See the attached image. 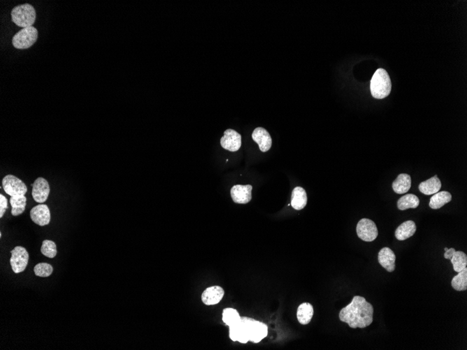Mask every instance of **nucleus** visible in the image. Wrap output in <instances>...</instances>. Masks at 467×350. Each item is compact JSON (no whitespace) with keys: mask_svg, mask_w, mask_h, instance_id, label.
Segmentation results:
<instances>
[{"mask_svg":"<svg viewBox=\"0 0 467 350\" xmlns=\"http://www.w3.org/2000/svg\"><path fill=\"white\" fill-rule=\"evenodd\" d=\"M374 307L366 299L360 296L353 297V301L341 310L339 319L347 323L352 329H363L373 323Z\"/></svg>","mask_w":467,"mask_h":350,"instance_id":"f257e3e1","label":"nucleus"},{"mask_svg":"<svg viewBox=\"0 0 467 350\" xmlns=\"http://www.w3.org/2000/svg\"><path fill=\"white\" fill-rule=\"evenodd\" d=\"M371 93L376 99H384L391 94L392 83L387 71L379 69L371 80Z\"/></svg>","mask_w":467,"mask_h":350,"instance_id":"f03ea898","label":"nucleus"},{"mask_svg":"<svg viewBox=\"0 0 467 350\" xmlns=\"http://www.w3.org/2000/svg\"><path fill=\"white\" fill-rule=\"evenodd\" d=\"M253 318L241 317L237 323L229 327V336L231 340L246 344L251 339L252 330L255 322Z\"/></svg>","mask_w":467,"mask_h":350,"instance_id":"7ed1b4c3","label":"nucleus"},{"mask_svg":"<svg viewBox=\"0 0 467 350\" xmlns=\"http://www.w3.org/2000/svg\"><path fill=\"white\" fill-rule=\"evenodd\" d=\"M13 22L19 27H31L36 20V10L30 3H23L14 7L11 10Z\"/></svg>","mask_w":467,"mask_h":350,"instance_id":"20e7f679","label":"nucleus"},{"mask_svg":"<svg viewBox=\"0 0 467 350\" xmlns=\"http://www.w3.org/2000/svg\"><path fill=\"white\" fill-rule=\"evenodd\" d=\"M38 38V30L36 28L31 26L26 28H22L21 30L17 31L14 35L12 43L17 49H27L34 45Z\"/></svg>","mask_w":467,"mask_h":350,"instance_id":"39448f33","label":"nucleus"},{"mask_svg":"<svg viewBox=\"0 0 467 350\" xmlns=\"http://www.w3.org/2000/svg\"><path fill=\"white\" fill-rule=\"evenodd\" d=\"M2 186L4 192L10 197L25 195L27 192V185L13 175H7L3 178Z\"/></svg>","mask_w":467,"mask_h":350,"instance_id":"423d86ee","label":"nucleus"},{"mask_svg":"<svg viewBox=\"0 0 467 350\" xmlns=\"http://www.w3.org/2000/svg\"><path fill=\"white\" fill-rule=\"evenodd\" d=\"M10 264L15 274H20L25 270L29 261V254L23 247L17 246L10 251Z\"/></svg>","mask_w":467,"mask_h":350,"instance_id":"0eeeda50","label":"nucleus"},{"mask_svg":"<svg viewBox=\"0 0 467 350\" xmlns=\"http://www.w3.org/2000/svg\"><path fill=\"white\" fill-rule=\"evenodd\" d=\"M356 231L358 237L366 242L374 241L379 235L377 225L370 219L360 220L357 225Z\"/></svg>","mask_w":467,"mask_h":350,"instance_id":"6e6552de","label":"nucleus"},{"mask_svg":"<svg viewBox=\"0 0 467 350\" xmlns=\"http://www.w3.org/2000/svg\"><path fill=\"white\" fill-rule=\"evenodd\" d=\"M50 194V186L45 178L39 177L35 180L32 185L31 195L33 199L38 204H43L48 199Z\"/></svg>","mask_w":467,"mask_h":350,"instance_id":"1a4fd4ad","label":"nucleus"},{"mask_svg":"<svg viewBox=\"0 0 467 350\" xmlns=\"http://www.w3.org/2000/svg\"><path fill=\"white\" fill-rule=\"evenodd\" d=\"M220 144L224 149L236 152L241 146V136L234 129H227L220 139Z\"/></svg>","mask_w":467,"mask_h":350,"instance_id":"9d476101","label":"nucleus"},{"mask_svg":"<svg viewBox=\"0 0 467 350\" xmlns=\"http://www.w3.org/2000/svg\"><path fill=\"white\" fill-rule=\"evenodd\" d=\"M252 189L251 185H234L231 189V197L236 204H246L251 201Z\"/></svg>","mask_w":467,"mask_h":350,"instance_id":"9b49d317","label":"nucleus"},{"mask_svg":"<svg viewBox=\"0 0 467 350\" xmlns=\"http://www.w3.org/2000/svg\"><path fill=\"white\" fill-rule=\"evenodd\" d=\"M31 220L41 227L48 225L50 222V212L48 206L38 204L30 211Z\"/></svg>","mask_w":467,"mask_h":350,"instance_id":"f8f14e48","label":"nucleus"},{"mask_svg":"<svg viewBox=\"0 0 467 350\" xmlns=\"http://www.w3.org/2000/svg\"><path fill=\"white\" fill-rule=\"evenodd\" d=\"M224 295H225V292L221 287H210L203 292L202 301L206 306L216 305L221 302Z\"/></svg>","mask_w":467,"mask_h":350,"instance_id":"ddd939ff","label":"nucleus"},{"mask_svg":"<svg viewBox=\"0 0 467 350\" xmlns=\"http://www.w3.org/2000/svg\"><path fill=\"white\" fill-rule=\"evenodd\" d=\"M252 138L258 143L260 150L263 153L268 151L272 148V139L269 133L262 127H258L253 131Z\"/></svg>","mask_w":467,"mask_h":350,"instance_id":"4468645a","label":"nucleus"},{"mask_svg":"<svg viewBox=\"0 0 467 350\" xmlns=\"http://www.w3.org/2000/svg\"><path fill=\"white\" fill-rule=\"evenodd\" d=\"M378 259L379 264L388 272L391 273L395 271L396 255L391 248H382L379 252Z\"/></svg>","mask_w":467,"mask_h":350,"instance_id":"2eb2a0df","label":"nucleus"},{"mask_svg":"<svg viewBox=\"0 0 467 350\" xmlns=\"http://www.w3.org/2000/svg\"><path fill=\"white\" fill-rule=\"evenodd\" d=\"M307 194L302 187H297L293 190L291 196V206L294 209L300 211L303 209L307 204Z\"/></svg>","mask_w":467,"mask_h":350,"instance_id":"dca6fc26","label":"nucleus"},{"mask_svg":"<svg viewBox=\"0 0 467 350\" xmlns=\"http://www.w3.org/2000/svg\"><path fill=\"white\" fill-rule=\"evenodd\" d=\"M416 232L415 222L412 220L405 222L398 227L395 231V237L399 241H405L412 237Z\"/></svg>","mask_w":467,"mask_h":350,"instance_id":"f3484780","label":"nucleus"},{"mask_svg":"<svg viewBox=\"0 0 467 350\" xmlns=\"http://www.w3.org/2000/svg\"><path fill=\"white\" fill-rule=\"evenodd\" d=\"M419 190L426 195H431L440 192L442 188V182L438 176H435L419 185Z\"/></svg>","mask_w":467,"mask_h":350,"instance_id":"a211bd4d","label":"nucleus"},{"mask_svg":"<svg viewBox=\"0 0 467 350\" xmlns=\"http://www.w3.org/2000/svg\"><path fill=\"white\" fill-rule=\"evenodd\" d=\"M412 187V178L407 174L399 175L396 180L393 182V189L397 194L407 193Z\"/></svg>","mask_w":467,"mask_h":350,"instance_id":"6ab92c4d","label":"nucleus"},{"mask_svg":"<svg viewBox=\"0 0 467 350\" xmlns=\"http://www.w3.org/2000/svg\"><path fill=\"white\" fill-rule=\"evenodd\" d=\"M314 307L309 303L301 304L297 309V318L301 325H307L310 323L314 316Z\"/></svg>","mask_w":467,"mask_h":350,"instance_id":"aec40b11","label":"nucleus"},{"mask_svg":"<svg viewBox=\"0 0 467 350\" xmlns=\"http://www.w3.org/2000/svg\"><path fill=\"white\" fill-rule=\"evenodd\" d=\"M268 335V327L265 323L255 320L252 330L251 342L258 344Z\"/></svg>","mask_w":467,"mask_h":350,"instance_id":"412c9836","label":"nucleus"},{"mask_svg":"<svg viewBox=\"0 0 467 350\" xmlns=\"http://www.w3.org/2000/svg\"><path fill=\"white\" fill-rule=\"evenodd\" d=\"M452 200V195L450 192L442 191L434 194L430 201V207L433 209H440Z\"/></svg>","mask_w":467,"mask_h":350,"instance_id":"4be33fe9","label":"nucleus"},{"mask_svg":"<svg viewBox=\"0 0 467 350\" xmlns=\"http://www.w3.org/2000/svg\"><path fill=\"white\" fill-rule=\"evenodd\" d=\"M10 204L11 206V214L13 216H18L25 211L27 204V198L24 195H16L10 197Z\"/></svg>","mask_w":467,"mask_h":350,"instance_id":"5701e85b","label":"nucleus"},{"mask_svg":"<svg viewBox=\"0 0 467 350\" xmlns=\"http://www.w3.org/2000/svg\"><path fill=\"white\" fill-rule=\"evenodd\" d=\"M420 200L417 196L413 194H408L399 199L398 207L400 211H405L409 208L419 207Z\"/></svg>","mask_w":467,"mask_h":350,"instance_id":"b1692460","label":"nucleus"},{"mask_svg":"<svg viewBox=\"0 0 467 350\" xmlns=\"http://www.w3.org/2000/svg\"><path fill=\"white\" fill-rule=\"evenodd\" d=\"M451 263L454 266L456 272L459 273L464 270L467 266V256L466 254L462 251L455 252L451 259Z\"/></svg>","mask_w":467,"mask_h":350,"instance_id":"393cba45","label":"nucleus"},{"mask_svg":"<svg viewBox=\"0 0 467 350\" xmlns=\"http://www.w3.org/2000/svg\"><path fill=\"white\" fill-rule=\"evenodd\" d=\"M451 285L456 291H465L467 290V269L458 273L457 276L453 278Z\"/></svg>","mask_w":467,"mask_h":350,"instance_id":"a878e982","label":"nucleus"},{"mask_svg":"<svg viewBox=\"0 0 467 350\" xmlns=\"http://www.w3.org/2000/svg\"><path fill=\"white\" fill-rule=\"evenodd\" d=\"M240 319V315L238 313L237 310L231 309V308L223 310V321L227 326H232V325L237 323Z\"/></svg>","mask_w":467,"mask_h":350,"instance_id":"bb28decb","label":"nucleus"},{"mask_svg":"<svg viewBox=\"0 0 467 350\" xmlns=\"http://www.w3.org/2000/svg\"><path fill=\"white\" fill-rule=\"evenodd\" d=\"M41 252L44 256L48 258H54L57 255V247L55 243L50 240H45L42 243Z\"/></svg>","mask_w":467,"mask_h":350,"instance_id":"cd10ccee","label":"nucleus"},{"mask_svg":"<svg viewBox=\"0 0 467 350\" xmlns=\"http://www.w3.org/2000/svg\"><path fill=\"white\" fill-rule=\"evenodd\" d=\"M53 268L50 264L40 263L36 264L34 268V274L38 277H49L52 274Z\"/></svg>","mask_w":467,"mask_h":350,"instance_id":"c85d7f7f","label":"nucleus"},{"mask_svg":"<svg viewBox=\"0 0 467 350\" xmlns=\"http://www.w3.org/2000/svg\"><path fill=\"white\" fill-rule=\"evenodd\" d=\"M8 208V201L4 196L0 195V218H2Z\"/></svg>","mask_w":467,"mask_h":350,"instance_id":"c756f323","label":"nucleus"},{"mask_svg":"<svg viewBox=\"0 0 467 350\" xmlns=\"http://www.w3.org/2000/svg\"><path fill=\"white\" fill-rule=\"evenodd\" d=\"M456 251V250L455 249V248H450V249H449L447 250V251H446L445 254H444V257H445V259H447V260H451V257H453V255H454V254Z\"/></svg>","mask_w":467,"mask_h":350,"instance_id":"7c9ffc66","label":"nucleus"},{"mask_svg":"<svg viewBox=\"0 0 467 350\" xmlns=\"http://www.w3.org/2000/svg\"><path fill=\"white\" fill-rule=\"evenodd\" d=\"M448 250H449V248H445V251H447Z\"/></svg>","mask_w":467,"mask_h":350,"instance_id":"2f4dec72","label":"nucleus"}]
</instances>
